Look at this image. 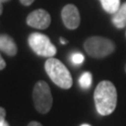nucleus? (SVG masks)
<instances>
[{"label": "nucleus", "instance_id": "f8f14e48", "mask_svg": "<svg viewBox=\"0 0 126 126\" xmlns=\"http://www.w3.org/2000/svg\"><path fill=\"white\" fill-rule=\"evenodd\" d=\"M71 61L74 64H81L84 62V56L80 52H75L71 56Z\"/></svg>", "mask_w": 126, "mask_h": 126}, {"label": "nucleus", "instance_id": "4468645a", "mask_svg": "<svg viewBox=\"0 0 126 126\" xmlns=\"http://www.w3.org/2000/svg\"><path fill=\"white\" fill-rule=\"evenodd\" d=\"M35 0H20V2L23 5V6H30L34 3Z\"/></svg>", "mask_w": 126, "mask_h": 126}, {"label": "nucleus", "instance_id": "6e6552de", "mask_svg": "<svg viewBox=\"0 0 126 126\" xmlns=\"http://www.w3.org/2000/svg\"><path fill=\"white\" fill-rule=\"evenodd\" d=\"M0 50H2L9 56H15L18 51V48L11 36L6 34H1L0 35Z\"/></svg>", "mask_w": 126, "mask_h": 126}, {"label": "nucleus", "instance_id": "1a4fd4ad", "mask_svg": "<svg viewBox=\"0 0 126 126\" xmlns=\"http://www.w3.org/2000/svg\"><path fill=\"white\" fill-rule=\"evenodd\" d=\"M112 23L117 28L122 29L126 26V2L121 5L120 9L112 14Z\"/></svg>", "mask_w": 126, "mask_h": 126}, {"label": "nucleus", "instance_id": "9b49d317", "mask_svg": "<svg viewBox=\"0 0 126 126\" xmlns=\"http://www.w3.org/2000/svg\"><path fill=\"white\" fill-rule=\"evenodd\" d=\"M79 82L80 84V87L83 89H89L93 82V77L90 72H84L80 77Z\"/></svg>", "mask_w": 126, "mask_h": 126}, {"label": "nucleus", "instance_id": "f3484780", "mask_svg": "<svg viewBox=\"0 0 126 126\" xmlns=\"http://www.w3.org/2000/svg\"><path fill=\"white\" fill-rule=\"evenodd\" d=\"M60 41H61V43H62V44H67V40H66V39H64V38H63V37H61V38H60Z\"/></svg>", "mask_w": 126, "mask_h": 126}, {"label": "nucleus", "instance_id": "f03ea898", "mask_svg": "<svg viewBox=\"0 0 126 126\" xmlns=\"http://www.w3.org/2000/svg\"><path fill=\"white\" fill-rule=\"evenodd\" d=\"M45 70L55 85L62 89L71 88L73 83L71 74L60 60L53 57L49 58L45 63Z\"/></svg>", "mask_w": 126, "mask_h": 126}, {"label": "nucleus", "instance_id": "9d476101", "mask_svg": "<svg viewBox=\"0 0 126 126\" xmlns=\"http://www.w3.org/2000/svg\"><path fill=\"white\" fill-rule=\"evenodd\" d=\"M100 2L102 8L109 14H114L121 7L120 0H100Z\"/></svg>", "mask_w": 126, "mask_h": 126}, {"label": "nucleus", "instance_id": "ddd939ff", "mask_svg": "<svg viewBox=\"0 0 126 126\" xmlns=\"http://www.w3.org/2000/svg\"><path fill=\"white\" fill-rule=\"evenodd\" d=\"M5 118H6V110L5 108L0 107V124L5 121Z\"/></svg>", "mask_w": 126, "mask_h": 126}, {"label": "nucleus", "instance_id": "412c9836", "mask_svg": "<svg viewBox=\"0 0 126 126\" xmlns=\"http://www.w3.org/2000/svg\"><path fill=\"white\" fill-rule=\"evenodd\" d=\"M80 126H91V125H89V124H82V125H80Z\"/></svg>", "mask_w": 126, "mask_h": 126}, {"label": "nucleus", "instance_id": "2eb2a0df", "mask_svg": "<svg viewBox=\"0 0 126 126\" xmlns=\"http://www.w3.org/2000/svg\"><path fill=\"white\" fill-rule=\"evenodd\" d=\"M5 67H6V62H5L4 59L2 58V56L0 55V70H3Z\"/></svg>", "mask_w": 126, "mask_h": 126}, {"label": "nucleus", "instance_id": "a211bd4d", "mask_svg": "<svg viewBox=\"0 0 126 126\" xmlns=\"http://www.w3.org/2000/svg\"><path fill=\"white\" fill-rule=\"evenodd\" d=\"M0 126H9V124L7 122H6V121H4V122H3L2 123H1V124H0Z\"/></svg>", "mask_w": 126, "mask_h": 126}, {"label": "nucleus", "instance_id": "0eeeda50", "mask_svg": "<svg viewBox=\"0 0 126 126\" xmlns=\"http://www.w3.org/2000/svg\"><path fill=\"white\" fill-rule=\"evenodd\" d=\"M62 20L64 26L70 30L79 27L80 23V15L75 5L68 4L63 7L62 9Z\"/></svg>", "mask_w": 126, "mask_h": 126}, {"label": "nucleus", "instance_id": "6ab92c4d", "mask_svg": "<svg viewBox=\"0 0 126 126\" xmlns=\"http://www.w3.org/2000/svg\"><path fill=\"white\" fill-rule=\"evenodd\" d=\"M2 12H3V5L2 3H0V15L2 14Z\"/></svg>", "mask_w": 126, "mask_h": 126}, {"label": "nucleus", "instance_id": "20e7f679", "mask_svg": "<svg viewBox=\"0 0 126 126\" xmlns=\"http://www.w3.org/2000/svg\"><path fill=\"white\" fill-rule=\"evenodd\" d=\"M33 101L35 108L41 114H46L52 107V95L49 84L43 80H39L34 86Z\"/></svg>", "mask_w": 126, "mask_h": 126}, {"label": "nucleus", "instance_id": "4be33fe9", "mask_svg": "<svg viewBox=\"0 0 126 126\" xmlns=\"http://www.w3.org/2000/svg\"><path fill=\"white\" fill-rule=\"evenodd\" d=\"M125 72H126V64H125Z\"/></svg>", "mask_w": 126, "mask_h": 126}, {"label": "nucleus", "instance_id": "7ed1b4c3", "mask_svg": "<svg viewBox=\"0 0 126 126\" xmlns=\"http://www.w3.org/2000/svg\"><path fill=\"white\" fill-rule=\"evenodd\" d=\"M86 52L94 58H104L115 50V44L112 40L102 36H91L84 42Z\"/></svg>", "mask_w": 126, "mask_h": 126}, {"label": "nucleus", "instance_id": "f257e3e1", "mask_svg": "<svg viewBox=\"0 0 126 126\" xmlns=\"http://www.w3.org/2000/svg\"><path fill=\"white\" fill-rule=\"evenodd\" d=\"M95 108L102 116H108L117 106V91L111 81L103 80L96 86L94 94Z\"/></svg>", "mask_w": 126, "mask_h": 126}, {"label": "nucleus", "instance_id": "aec40b11", "mask_svg": "<svg viewBox=\"0 0 126 126\" xmlns=\"http://www.w3.org/2000/svg\"><path fill=\"white\" fill-rule=\"evenodd\" d=\"M9 0H0V3H2V4H3V3H6V2H9Z\"/></svg>", "mask_w": 126, "mask_h": 126}, {"label": "nucleus", "instance_id": "39448f33", "mask_svg": "<svg viewBox=\"0 0 126 126\" xmlns=\"http://www.w3.org/2000/svg\"><path fill=\"white\" fill-rule=\"evenodd\" d=\"M28 44L35 53L42 57L51 58L57 51L50 38L40 33H32L28 37Z\"/></svg>", "mask_w": 126, "mask_h": 126}, {"label": "nucleus", "instance_id": "dca6fc26", "mask_svg": "<svg viewBox=\"0 0 126 126\" xmlns=\"http://www.w3.org/2000/svg\"><path fill=\"white\" fill-rule=\"evenodd\" d=\"M27 126H43L41 123H39L38 122H31Z\"/></svg>", "mask_w": 126, "mask_h": 126}, {"label": "nucleus", "instance_id": "423d86ee", "mask_svg": "<svg viewBox=\"0 0 126 126\" xmlns=\"http://www.w3.org/2000/svg\"><path fill=\"white\" fill-rule=\"evenodd\" d=\"M51 18L50 15L45 9H36L27 16L26 23L31 27L36 29H46L50 26Z\"/></svg>", "mask_w": 126, "mask_h": 126}]
</instances>
